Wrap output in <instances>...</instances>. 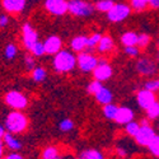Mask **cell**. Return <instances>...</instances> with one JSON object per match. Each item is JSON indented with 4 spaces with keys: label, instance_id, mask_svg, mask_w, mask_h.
<instances>
[{
    "label": "cell",
    "instance_id": "cell-1",
    "mask_svg": "<svg viewBox=\"0 0 159 159\" xmlns=\"http://www.w3.org/2000/svg\"><path fill=\"white\" fill-rule=\"evenodd\" d=\"M52 69L57 74H68L76 68V55L75 52L68 48H62L52 57Z\"/></svg>",
    "mask_w": 159,
    "mask_h": 159
},
{
    "label": "cell",
    "instance_id": "cell-2",
    "mask_svg": "<svg viewBox=\"0 0 159 159\" xmlns=\"http://www.w3.org/2000/svg\"><path fill=\"white\" fill-rule=\"evenodd\" d=\"M4 126L8 132H11L14 135L23 134L24 131H27L30 126V120L25 113L18 110H11L4 120Z\"/></svg>",
    "mask_w": 159,
    "mask_h": 159
},
{
    "label": "cell",
    "instance_id": "cell-3",
    "mask_svg": "<svg viewBox=\"0 0 159 159\" xmlns=\"http://www.w3.org/2000/svg\"><path fill=\"white\" fill-rule=\"evenodd\" d=\"M96 7L88 0H69V14L76 18H89L94 14Z\"/></svg>",
    "mask_w": 159,
    "mask_h": 159
},
{
    "label": "cell",
    "instance_id": "cell-4",
    "mask_svg": "<svg viewBox=\"0 0 159 159\" xmlns=\"http://www.w3.org/2000/svg\"><path fill=\"white\" fill-rule=\"evenodd\" d=\"M98 62H99V59L88 50L79 52L76 55V68L84 74L93 73Z\"/></svg>",
    "mask_w": 159,
    "mask_h": 159
},
{
    "label": "cell",
    "instance_id": "cell-5",
    "mask_svg": "<svg viewBox=\"0 0 159 159\" xmlns=\"http://www.w3.org/2000/svg\"><path fill=\"white\" fill-rule=\"evenodd\" d=\"M4 102L5 104L8 106L9 108L11 110H18V111H23L28 107V97L25 96L23 92H19V90H9L8 93L5 94L4 97Z\"/></svg>",
    "mask_w": 159,
    "mask_h": 159
},
{
    "label": "cell",
    "instance_id": "cell-6",
    "mask_svg": "<svg viewBox=\"0 0 159 159\" xmlns=\"http://www.w3.org/2000/svg\"><path fill=\"white\" fill-rule=\"evenodd\" d=\"M135 71L140 76H154L158 73V62L157 60L149 57V56H143L136 60L135 64Z\"/></svg>",
    "mask_w": 159,
    "mask_h": 159
},
{
    "label": "cell",
    "instance_id": "cell-7",
    "mask_svg": "<svg viewBox=\"0 0 159 159\" xmlns=\"http://www.w3.org/2000/svg\"><path fill=\"white\" fill-rule=\"evenodd\" d=\"M131 7L126 3H115L112 9L107 13V19L111 23H121L131 16Z\"/></svg>",
    "mask_w": 159,
    "mask_h": 159
},
{
    "label": "cell",
    "instance_id": "cell-8",
    "mask_svg": "<svg viewBox=\"0 0 159 159\" xmlns=\"http://www.w3.org/2000/svg\"><path fill=\"white\" fill-rule=\"evenodd\" d=\"M43 8L52 17H64L69 13V0H45Z\"/></svg>",
    "mask_w": 159,
    "mask_h": 159
},
{
    "label": "cell",
    "instance_id": "cell-9",
    "mask_svg": "<svg viewBox=\"0 0 159 159\" xmlns=\"http://www.w3.org/2000/svg\"><path fill=\"white\" fill-rule=\"evenodd\" d=\"M22 45L23 47L30 51L31 47L39 41V36H38V32L32 27V24L28 23V22H25L23 25H22Z\"/></svg>",
    "mask_w": 159,
    "mask_h": 159
},
{
    "label": "cell",
    "instance_id": "cell-10",
    "mask_svg": "<svg viewBox=\"0 0 159 159\" xmlns=\"http://www.w3.org/2000/svg\"><path fill=\"white\" fill-rule=\"evenodd\" d=\"M92 75H93V79H97V80L103 83V82L110 80L112 78L113 69H112L111 64L106 59H99V62L96 66V69L93 70V73H92Z\"/></svg>",
    "mask_w": 159,
    "mask_h": 159
},
{
    "label": "cell",
    "instance_id": "cell-11",
    "mask_svg": "<svg viewBox=\"0 0 159 159\" xmlns=\"http://www.w3.org/2000/svg\"><path fill=\"white\" fill-rule=\"evenodd\" d=\"M157 131L152 125H147V126H140V130L136 134V136L134 138L135 143L141 148H148V145L152 143V140L155 138Z\"/></svg>",
    "mask_w": 159,
    "mask_h": 159
},
{
    "label": "cell",
    "instance_id": "cell-12",
    "mask_svg": "<svg viewBox=\"0 0 159 159\" xmlns=\"http://www.w3.org/2000/svg\"><path fill=\"white\" fill-rule=\"evenodd\" d=\"M157 93H154V92L152 90H148V89H139L136 92V102H138V106L144 110V111H147L150 106L157 101Z\"/></svg>",
    "mask_w": 159,
    "mask_h": 159
},
{
    "label": "cell",
    "instance_id": "cell-13",
    "mask_svg": "<svg viewBox=\"0 0 159 159\" xmlns=\"http://www.w3.org/2000/svg\"><path fill=\"white\" fill-rule=\"evenodd\" d=\"M45 45V50H46V55H52L57 54L59 51L62 50V39L57 36V34H51L48 37H46V39L43 41Z\"/></svg>",
    "mask_w": 159,
    "mask_h": 159
},
{
    "label": "cell",
    "instance_id": "cell-14",
    "mask_svg": "<svg viewBox=\"0 0 159 159\" xmlns=\"http://www.w3.org/2000/svg\"><path fill=\"white\" fill-rule=\"evenodd\" d=\"M2 7L9 14H20L27 7V0H2Z\"/></svg>",
    "mask_w": 159,
    "mask_h": 159
},
{
    "label": "cell",
    "instance_id": "cell-15",
    "mask_svg": "<svg viewBox=\"0 0 159 159\" xmlns=\"http://www.w3.org/2000/svg\"><path fill=\"white\" fill-rule=\"evenodd\" d=\"M135 120V112L129 106H120L115 117V122L118 125H126L127 122Z\"/></svg>",
    "mask_w": 159,
    "mask_h": 159
},
{
    "label": "cell",
    "instance_id": "cell-16",
    "mask_svg": "<svg viewBox=\"0 0 159 159\" xmlns=\"http://www.w3.org/2000/svg\"><path fill=\"white\" fill-rule=\"evenodd\" d=\"M3 141H4V145H5V148L9 149L10 152H19L22 149V141L14 135V134H11V132H5V135L3 138Z\"/></svg>",
    "mask_w": 159,
    "mask_h": 159
},
{
    "label": "cell",
    "instance_id": "cell-17",
    "mask_svg": "<svg viewBox=\"0 0 159 159\" xmlns=\"http://www.w3.org/2000/svg\"><path fill=\"white\" fill-rule=\"evenodd\" d=\"M87 41H88V36L84 34H79L71 38L70 41V50L74 51L75 54H79V52H83L87 50Z\"/></svg>",
    "mask_w": 159,
    "mask_h": 159
},
{
    "label": "cell",
    "instance_id": "cell-18",
    "mask_svg": "<svg viewBox=\"0 0 159 159\" xmlns=\"http://www.w3.org/2000/svg\"><path fill=\"white\" fill-rule=\"evenodd\" d=\"M115 50V41L110 34H103L97 46V51L99 54H110Z\"/></svg>",
    "mask_w": 159,
    "mask_h": 159
},
{
    "label": "cell",
    "instance_id": "cell-19",
    "mask_svg": "<svg viewBox=\"0 0 159 159\" xmlns=\"http://www.w3.org/2000/svg\"><path fill=\"white\" fill-rule=\"evenodd\" d=\"M97 103L102 104V106H106V104H108V103H112L113 102V93H112V90L110 88H107L106 85H103L99 92L94 96Z\"/></svg>",
    "mask_w": 159,
    "mask_h": 159
},
{
    "label": "cell",
    "instance_id": "cell-20",
    "mask_svg": "<svg viewBox=\"0 0 159 159\" xmlns=\"http://www.w3.org/2000/svg\"><path fill=\"white\" fill-rule=\"evenodd\" d=\"M138 38H139V33H136L135 31H126L121 34V45L125 46H136L138 45Z\"/></svg>",
    "mask_w": 159,
    "mask_h": 159
},
{
    "label": "cell",
    "instance_id": "cell-21",
    "mask_svg": "<svg viewBox=\"0 0 159 159\" xmlns=\"http://www.w3.org/2000/svg\"><path fill=\"white\" fill-rule=\"evenodd\" d=\"M41 159H61V150L56 145H48L41 152Z\"/></svg>",
    "mask_w": 159,
    "mask_h": 159
},
{
    "label": "cell",
    "instance_id": "cell-22",
    "mask_svg": "<svg viewBox=\"0 0 159 159\" xmlns=\"http://www.w3.org/2000/svg\"><path fill=\"white\" fill-rule=\"evenodd\" d=\"M31 78L34 83H42L47 79V70L43 66H36L31 71Z\"/></svg>",
    "mask_w": 159,
    "mask_h": 159
},
{
    "label": "cell",
    "instance_id": "cell-23",
    "mask_svg": "<svg viewBox=\"0 0 159 159\" xmlns=\"http://www.w3.org/2000/svg\"><path fill=\"white\" fill-rule=\"evenodd\" d=\"M117 111H118V106L115 104L113 102L106 104V106H102V115H103L104 118H107V120H112L113 121Z\"/></svg>",
    "mask_w": 159,
    "mask_h": 159
},
{
    "label": "cell",
    "instance_id": "cell-24",
    "mask_svg": "<svg viewBox=\"0 0 159 159\" xmlns=\"http://www.w3.org/2000/svg\"><path fill=\"white\" fill-rule=\"evenodd\" d=\"M139 130H140V122L139 121H135V120H132V121L127 122L126 125H124L125 134L129 135L130 138H135L136 134L139 132Z\"/></svg>",
    "mask_w": 159,
    "mask_h": 159
},
{
    "label": "cell",
    "instance_id": "cell-25",
    "mask_svg": "<svg viewBox=\"0 0 159 159\" xmlns=\"http://www.w3.org/2000/svg\"><path fill=\"white\" fill-rule=\"evenodd\" d=\"M3 54H4V57L7 60H14L18 55V46L16 43H13V42H9L7 43V46L4 47V51H3Z\"/></svg>",
    "mask_w": 159,
    "mask_h": 159
},
{
    "label": "cell",
    "instance_id": "cell-26",
    "mask_svg": "<svg viewBox=\"0 0 159 159\" xmlns=\"http://www.w3.org/2000/svg\"><path fill=\"white\" fill-rule=\"evenodd\" d=\"M113 4H115V0H97L94 7H96V10L97 11L106 13V14H107V13L112 9Z\"/></svg>",
    "mask_w": 159,
    "mask_h": 159
},
{
    "label": "cell",
    "instance_id": "cell-27",
    "mask_svg": "<svg viewBox=\"0 0 159 159\" xmlns=\"http://www.w3.org/2000/svg\"><path fill=\"white\" fill-rule=\"evenodd\" d=\"M80 157L84 159H106L104 154L98 149H85L82 152Z\"/></svg>",
    "mask_w": 159,
    "mask_h": 159
},
{
    "label": "cell",
    "instance_id": "cell-28",
    "mask_svg": "<svg viewBox=\"0 0 159 159\" xmlns=\"http://www.w3.org/2000/svg\"><path fill=\"white\" fill-rule=\"evenodd\" d=\"M102 33L99 32H94V33H92L90 36H88V41H87V50H94L97 48L99 41H101V38H102Z\"/></svg>",
    "mask_w": 159,
    "mask_h": 159
},
{
    "label": "cell",
    "instance_id": "cell-29",
    "mask_svg": "<svg viewBox=\"0 0 159 159\" xmlns=\"http://www.w3.org/2000/svg\"><path fill=\"white\" fill-rule=\"evenodd\" d=\"M145 113H147V117L149 118L150 121H157L159 118V101L157 99L150 107L145 111Z\"/></svg>",
    "mask_w": 159,
    "mask_h": 159
},
{
    "label": "cell",
    "instance_id": "cell-30",
    "mask_svg": "<svg viewBox=\"0 0 159 159\" xmlns=\"http://www.w3.org/2000/svg\"><path fill=\"white\" fill-rule=\"evenodd\" d=\"M28 52H30L31 55H33L34 57H42L43 55H46V50H45L43 42H42V41L36 42V43L31 47V50H30Z\"/></svg>",
    "mask_w": 159,
    "mask_h": 159
},
{
    "label": "cell",
    "instance_id": "cell-31",
    "mask_svg": "<svg viewBox=\"0 0 159 159\" xmlns=\"http://www.w3.org/2000/svg\"><path fill=\"white\" fill-rule=\"evenodd\" d=\"M129 4L134 11H144L149 7V0H130Z\"/></svg>",
    "mask_w": 159,
    "mask_h": 159
},
{
    "label": "cell",
    "instance_id": "cell-32",
    "mask_svg": "<svg viewBox=\"0 0 159 159\" xmlns=\"http://www.w3.org/2000/svg\"><path fill=\"white\" fill-rule=\"evenodd\" d=\"M74 127H75V124H74V121L71 120V118H62V120L59 122V130L61 132H65V134L66 132L73 131Z\"/></svg>",
    "mask_w": 159,
    "mask_h": 159
},
{
    "label": "cell",
    "instance_id": "cell-33",
    "mask_svg": "<svg viewBox=\"0 0 159 159\" xmlns=\"http://www.w3.org/2000/svg\"><path fill=\"white\" fill-rule=\"evenodd\" d=\"M143 88L157 93V92H159V79H157V78L147 79V80L144 82V84H143Z\"/></svg>",
    "mask_w": 159,
    "mask_h": 159
},
{
    "label": "cell",
    "instance_id": "cell-34",
    "mask_svg": "<svg viewBox=\"0 0 159 159\" xmlns=\"http://www.w3.org/2000/svg\"><path fill=\"white\" fill-rule=\"evenodd\" d=\"M102 87H103L102 82L97 80V79H93L92 82L88 83V85H87V92H88L89 94H92V96H96Z\"/></svg>",
    "mask_w": 159,
    "mask_h": 159
},
{
    "label": "cell",
    "instance_id": "cell-35",
    "mask_svg": "<svg viewBox=\"0 0 159 159\" xmlns=\"http://www.w3.org/2000/svg\"><path fill=\"white\" fill-rule=\"evenodd\" d=\"M140 47L136 45V46H125L124 47V54L127 56V57H131V59H138L139 55H140Z\"/></svg>",
    "mask_w": 159,
    "mask_h": 159
},
{
    "label": "cell",
    "instance_id": "cell-36",
    "mask_svg": "<svg viewBox=\"0 0 159 159\" xmlns=\"http://www.w3.org/2000/svg\"><path fill=\"white\" fill-rule=\"evenodd\" d=\"M147 149L154 158H159V135H155V138L152 140Z\"/></svg>",
    "mask_w": 159,
    "mask_h": 159
},
{
    "label": "cell",
    "instance_id": "cell-37",
    "mask_svg": "<svg viewBox=\"0 0 159 159\" xmlns=\"http://www.w3.org/2000/svg\"><path fill=\"white\" fill-rule=\"evenodd\" d=\"M150 42H152V37H150V34L145 33V32L139 33V38H138V46H139L140 48H147V47L150 45Z\"/></svg>",
    "mask_w": 159,
    "mask_h": 159
},
{
    "label": "cell",
    "instance_id": "cell-38",
    "mask_svg": "<svg viewBox=\"0 0 159 159\" xmlns=\"http://www.w3.org/2000/svg\"><path fill=\"white\" fill-rule=\"evenodd\" d=\"M23 62H24V65H25V70L30 71V73L37 66V65H36V57H34L33 55H31V54H28V55L24 56Z\"/></svg>",
    "mask_w": 159,
    "mask_h": 159
},
{
    "label": "cell",
    "instance_id": "cell-39",
    "mask_svg": "<svg viewBox=\"0 0 159 159\" xmlns=\"http://www.w3.org/2000/svg\"><path fill=\"white\" fill-rule=\"evenodd\" d=\"M115 153H116V155L120 158V159H126V157H129V152L124 147H116Z\"/></svg>",
    "mask_w": 159,
    "mask_h": 159
},
{
    "label": "cell",
    "instance_id": "cell-40",
    "mask_svg": "<svg viewBox=\"0 0 159 159\" xmlns=\"http://www.w3.org/2000/svg\"><path fill=\"white\" fill-rule=\"evenodd\" d=\"M2 159H24V157L19 152H10V153L5 154Z\"/></svg>",
    "mask_w": 159,
    "mask_h": 159
},
{
    "label": "cell",
    "instance_id": "cell-41",
    "mask_svg": "<svg viewBox=\"0 0 159 159\" xmlns=\"http://www.w3.org/2000/svg\"><path fill=\"white\" fill-rule=\"evenodd\" d=\"M9 23H10V18L8 14H0V28L8 27Z\"/></svg>",
    "mask_w": 159,
    "mask_h": 159
},
{
    "label": "cell",
    "instance_id": "cell-42",
    "mask_svg": "<svg viewBox=\"0 0 159 159\" xmlns=\"http://www.w3.org/2000/svg\"><path fill=\"white\" fill-rule=\"evenodd\" d=\"M149 7L152 9H159V0H149Z\"/></svg>",
    "mask_w": 159,
    "mask_h": 159
},
{
    "label": "cell",
    "instance_id": "cell-43",
    "mask_svg": "<svg viewBox=\"0 0 159 159\" xmlns=\"http://www.w3.org/2000/svg\"><path fill=\"white\" fill-rule=\"evenodd\" d=\"M140 122V126H147V125H152V121L149 120L148 117H143L141 120L139 121Z\"/></svg>",
    "mask_w": 159,
    "mask_h": 159
},
{
    "label": "cell",
    "instance_id": "cell-44",
    "mask_svg": "<svg viewBox=\"0 0 159 159\" xmlns=\"http://www.w3.org/2000/svg\"><path fill=\"white\" fill-rule=\"evenodd\" d=\"M5 132H7L5 126H4L3 124H0V139H2V140H3V138H4V135H5Z\"/></svg>",
    "mask_w": 159,
    "mask_h": 159
},
{
    "label": "cell",
    "instance_id": "cell-45",
    "mask_svg": "<svg viewBox=\"0 0 159 159\" xmlns=\"http://www.w3.org/2000/svg\"><path fill=\"white\" fill-rule=\"evenodd\" d=\"M4 148H5V145H4V141L0 139V159H2L4 157Z\"/></svg>",
    "mask_w": 159,
    "mask_h": 159
},
{
    "label": "cell",
    "instance_id": "cell-46",
    "mask_svg": "<svg viewBox=\"0 0 159 159\" xmlns=\"http://www.w3.org/2000/svg\"><path fill=\"white\" fill-rule=\"evenodd\" d=\"M155 60H157V62H159V48L157 50V55H155Z\"/></svg>",
    "mask_w": 159,
    "mask_h": 159
},
{
    "label": "cell",
    "instance_id": "cell-47",
    "mask_svg": "<svg viewBox=\"0 0 159 159\" xmlns=\"http://www.w3.org/2000/svg\"><path fill=\"white\" fill-rule=\"evenodd\" d=\"M157 46H158V48H159V37H158V41H157Z\"/></svg>",
    "mask_w": 159,
    "mask_h": 159
},
{
    "label": "cell",
    "instance_id": "cell-48",
    "mask_svg": "<svg viewBox=\"0 0 159 159\" xmlns=\"http://www.w3.org/2000/svg\"><path fill=\"white\" fill-rule=\"evenodd\" d=\"M75 159H84V158H82V157H79V158H75Z\"/></svg>",
    "mask_w": 159,
    "mask_h": 159
},
{
    "label": "cell",
    "instance_id": "cell-49",
    "mask_svg": "<svg viewBox=\"0 0 159 159\" xmlns=\"http://www.w3.org/2000/svg\"><path fill=\"white\" fill-rule=\"evenodd\" d=\"M157 127H158V130H159V122H158V125H157Z\"/></svg>",
    "mask_w": 159,
    "mask_h": 159
}]
</instances>
